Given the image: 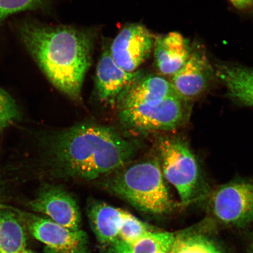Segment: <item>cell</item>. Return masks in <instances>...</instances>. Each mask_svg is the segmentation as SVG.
I'll return each mask as SVG.
<instances>
[{"instance_id": "1", "label": "cell", "mask_w": 253, "mask_h": 253, "mask_svg": "<svg viewBox=\"0 0 253 253\" xmlns=\"http://www.w3.org/2000/svg\"><path fill=\"white\" fill-rule=\"evenodd\" d=\"M136 147L113 129L82 124L66 128L45 144L46 164L56 175L92 180L121 169Z\"/></svg>"}, {"instance_id": "2", "label": "cell", "mask_w": 253, "mask_h": 253, "mask_svg": "<svg viewBox=\"0 0 253 253\" xmlns=\"http://www.w3.org/2000/svg\"><path fill=\"white\" fill-rule=\"evenodd\" d=\"M20 34L28 51L53 86L81 99L85 75L91 61L92 39L88 33L66 26L27 22Z\"/></svg>"}, {"instance_id": "3", "label": "cell", "mask_w": 253, "mask_h": 253, "mask_svg": "<svg viewBox=\"0 0 253 253\" xmlns=\"http://www.w3.org/2000/svg\"><path fill=\"white\" fill-rule=\"evenodd\" d=\"M106 187L145 213L163 214L172 208L162 170L156 161H144L120 170L106 182Z\"/></svg>"}, {"instance_id": "4", "label": "cell", "mask_w": 253, "mask_h": 253, "mask_svg": "<svg viewBox=\"0 0 253 253\" xmlns=\"http://www.w3.org/2000/svg\"><path fill=\"white\" fill-rule=\"evenodd\" d=\"M158 150L163 175L176 189L182 205L204 197L198 161L187 144L178 138H163Z\"/></svg>"}, {"instance_id": "5", "label": "cell", "mask_w": 253, "mask_h": 253, "mask_svg": "<svg viewBox=\"0 0 253 253\" xmlns=\"http://www.w3.org/2000/svg\"><path fill=\"white\" fill-rule=\"evenodd\" d=\"M25 229L45 246V253H90L87 234L66 228L36 213L7 206Z\"/></svg>"}, {"instance_id": "6", "label": "cell", "mask_w": 253, "mask_h": 253, "mask_svg": "<svg viewBox=\"0 0 253 253\" xmlns=\"http://www.w3.org/2000/svg\"><path fill=\"white\" fill-rule=\"evenodd\" d=\"M188 102L175 94L156 106L120 109L119 117L123 124L134 130H171L187 120Z\"/></svg>"}, {"instance_id": "7", "label": "cell", "mask_w": 253, "mask_h": 253, "mask_svg": "<svg viewBox=\"0 0 253 253\" xmlns=\"http://www.w3.org/2000/svg\"><path fill=\"white\" fill-rule=\"evenodd\" d=\"M214 216L226 224L253 223V183L235 182L221 186L211 199Z\"/></svg>"}, {"instance_id": "8", "label": "cell", "mask_w": 253, "mask_h": 253, "mask_svg": "<svg viewBox=\"0 0 253 253\" xmlns=\"http://www.w3.org/2000/svg\"><path fill=\"white\" fill-rule=\"evenodd\" d=\"M156 40V38L143 25L130 24L120 32L109 51L120 68L133 73L150 56Z\"/></svg>"}, {"instance_id": "9", "label": "cell", "mask_w": 253, "mask_h": 253, "mask_svg": "<svg viewBox=\"0 0 253 253\" xmlns=\"http://www.w3.org/2000/svg\"><path fill=\"white\" fill-rule=\"evenodd\" d=\"M35 212L45 215L49 219L71 230H80L81 217L74 197L61 186L46 184L36 197L27 202Z\"/></svg>"}, {"instance_id": "10", "label": "cell", "mask_w": 253, "mask_h": 253, "mask_svg": "<svg viewBox=\"0 0 253 253\" xmlns=\"http://www.w3.org/2000/svg\"><path fill=\"white\" fill-rule=\"evenodd\" d=\"M213 71L205 53L192 50L188 61L174 74L170 82L180 97L187 101L203 94L210 85Z\"/></svg>"}, {"instance_id": "11", "label": "cell", "mask_w": 253, "mask_h": 253, "mask_svg": "<svg viewBox=\"0 0 253 253\" xmlns=\"http://www.w3.org/2000/svg\"><path fill=\"white\" fill-rule=\"evenodd\" d=\"M141 75L129 73L116 64L109 50L101 56L96 69V88L98 98L107 104L118 103Z\"/></svg>"}, {"instance_id": "12", "label": "cell", "mask_w": 253, "mask_h": 253, "mask_svg": "<svg viewBox=\"0 0 253 253\" xmlns=\"http://www.w3.org/2000/svg\"><path fill=\"white\" fill-rule=\"evenodd\" d=\"M178 94L170 81L160 76L141 75L119 101V109L154 106Z\"/></svg>"}, {"instance_id": "13", "label": "cell", "mask_w": 253, "mask_h": 253, "mask_svg": "<svg viewBox=\"0 0 253 253\" xmlns=\"http://www.w3.org/2000/svg\"><path fill=\"white\" fill-rule=\"evenodd\" d=\"M154 48L158 71L170 77L182 67L192 51L188 40L177 32L156 38Z\"/></svg>"}, {"instance_id": "14", "label": "cell", "mask_w": 253, "mask_h": 253, "mask_svg": "<svg viewBox=\"0 0 253 253\" xmlns=\"http://www.w3.org/2000/svg\"><path fill=\"white\" fill-rule=\"evenodd\" d=\"M88 211L91 226L98 241L104 245L115 244L119 240L126 211L103 202H93Z\"/></svg>"}, {"instance_id": "15", "label": "cell", "mask_w": 253, "mask_h": 253, "mask_svg": "<svg viewBox=\"0 0 253 253\" xmlns=\"http://www.w3.org/2000/svg\"><path fill=\"white\" fill-rule=\"evenodd\" d=\"M216 75L230 96L245 105L253 107V70L242 66L220 65Z\"/></svg>"}, {"instance_id": "16", "label": "cell", "mask_w": 253, "mask_h": 253, "mask_svg": "<svg viewBox=\"0 0 253 253\" xmlns=\"http://www.w3.org/2000/svg\"><path fill=\"white\" fill-rule=\"evenodd\" d=\"M25 227L7 205L0 204V253H24L27 248Z\"/></svg>"}, {"instance_id": "17", "label": "cell", "mask_w": 253, "mask_h": 253, "mask_svg": "<svg viewBox=\"0 0 253 253\" xmlns=\"http://www.w3.org/2000/svg\"><path fill=\"white\" fill-rule=\"evenodd\" d=\"M175 235L169 232H151L138 241L127 244L118 240L114 253H169Z\"/></svg>"}, {"instance_id": "18", "label": "cell", "mask_w": 253, "mask_h": 253, "mask_svg": "<svg viewBox=\"0 0 253 253\" xmlns=\"http://www.w3.org/2000/svg\"><path fill=\"white\" fill-rule=\"evenodd\" d=\"M169 253H222L207 237L199 235H176Z\"/></svg>"}, {"instance_id": "19", "label": "cell", "mask_w": 253, "mask_h": 253, "mask_svg": "<svg viewBox=\"0 0 253 253\" xmlns=\"http://www.w3.org/2000/svg\"><path fill=\"white\" fill-rule=\"evenodd\" d=\"M151 232L153 231L151 227L126 211L119 239L127 244H131Z\"/></svg>"}, {"instance_id": "20", "label": "cell", "mask_w": 253, "mask_h": 253, "mask_svg": "<svg viewBox=\"0 0 253 253\" xmlns=\"http://www.w3.org/2000/svg\"><path fill=\"white\" fill-rule=\"evenodd\" d=\"M49 0H0V26L6 19L18 12L35 10L46 5Z\"/></svg>"}, {"instance_id": "21", "label": "cell", "mask_w": 253, "mask_h": 253, "mask_svg": "<svg viewBox=\"0 0 253 253\" xmlns=\"http://www.w3.org/2000/svg\"><path fill=\"white\" fill-rule=\"evenodd\" d=\"M20 118V110L15 101L0 88V131L13 125Z\"/></svg>"}, {"instance_id": "22", "label": "cell", "mask_w": 253, "mask_h": 253, "mask_svg": "<svg viewBox=\"0 0 253 253\" xmlns=\"http://www.w3.org/2000/svg\"><path fill=\"white\" fill-rule=\"evenodd\" d=\"M236 7L239 9H246L251 7L253 0H230Z\"/></svg>"}, {"instance_id": "23", "label": "cell", "mask_w": 253, "mask_h": 253, "mask_svg": "<svg viewBox=\"0 0 253 253\" xmlns=\"http://www.w3.org/2000/svg\"><path fill=\"white\" fill-rule=\"evenodd\" d=\"M3 194V189L2 183H1V181H0V198L2 197Z\"/></svg>"}, {"instance_id": "24", "label": "cell", "mask_w": 253, "mask_h": 253, "mask_svg": "<svg viewBox=\"0 0 253 253\" xmlns=\"http://www.w3.org/2000/svg\"><path fill=\"white\" fill-rule=\"evenodd\" d=\"M250 253H253V245L251 246V249H250Z\"/></svg>"}, {"instance_id": "25", "label": "cell", "mask_w": 253, "mask_h": 253, "mask_svg": "<svg viewBox=\"0 0 253 253\" xmlns=\"http://www.w3.org/2000/svg\"><path fill=\"white\" fill-rule=\"evenodd\" d=\"M24 253H33L31 252L30 251H29V250H28V251Z\"/></svg>"}]
</instances>
